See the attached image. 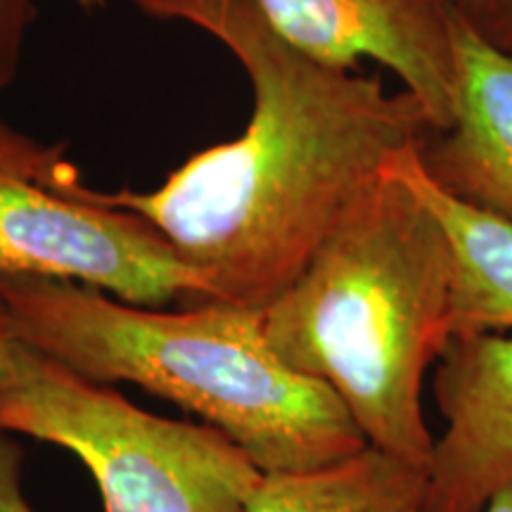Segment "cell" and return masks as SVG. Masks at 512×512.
<instances>
[{
    "instance_id": "cell-1",
    "label": "cell",
    "mask_w": 512,
    "mask_h": 512,
    "mask_svg": "<svg viewBox=\"0 0 512 512\" xmlns=\"http://www.w3.org/2000/svg\"><path fill=\"white\" fill-rule=\"evenodd\" d=\"M223 43L252 83L240 138L207 147L155 190H93L133 211L202 275L204 302L266 309L302 275L389 159L432 133L420 102L275 34L254 0H133Z\"/></svg>"
},
{
    "instance_id": "cell-14",
    "label": "cell",
    "mask_w": 512,
    "mask_h": 512,
    "mask_svg": "<svg viewBox=\"0 0 512 512\" xmlns=\"http://www.w3.org/2000/svg\"><path fill=\"white\" fill-rule=\"evenodd\" d=\"M19 339L15 335V328H12V318L5 304L0 302V380L8 375V370L12 366V358H15V349H17Z\"/></svg>"
},
{
    "instance_id": "cell-4",
    "label": "cell",
    "mask_w": 512,
    "mask_h": 512,
    "mask_svg": "<svg viewBox=\"0 0 512 512\" xmlns=\"http://www.w3.org/2000/svg\"><path fill=\"white\" fill-rule=\"evenodd\" d=\"M0 432L72 451L105 512H249L264 477L214 427L147 413L24 342L0 380Z\"/></svg>"
},
{
    "instance_id": "cell-5",
    "label": "cell",
    "mask_w": 512,
    "mask_h": 512,
    "mask_svg": "<svg viewBox=\"0 0 512 512\" xmlns=\"http://www.w3.org/2000/svg\"><path fill=\"white\" fill-rule=\"evenodd\" d=\"M0 278L69 280L140 306L207 299L202 275L155 226L100 202L60 147L3 119Z\"/></svg>"
},
{
    "instance_id": "cell-13",
    "label": "cell",
    "mask_w": 512,
    "mask_h": 512,
    "mask_svg": "<svg viewBox=\"0 0 512 512\" xmlns=\"http://www.w3.org/2000/svg\"><path fill=\"white\" fill-rule=\"evenodd\" d=\"M24 448L15 434L0 432V512H36L22 489Z\"/></svg>"
},
{
    "instance_id": "cell-15",
    "label": "cell",
    "mask_w": 512,
    "mask_h": 512,
    "mask_svg": "<svg viewBox=\"0 0 512 512\" xmlns=\"http://www.w3.org/2000/svg\"><path fill=\"white\" fill-rule=\"evenodd\" d=\"M482 512H512V484L498 491Z\"/></svg>"
},
{
    "instance_id": "cell-12",
    "label": "cell",
    "mask_w": 512,
    "mask_h": 512,
    "mask_svg": "<svg viewBox=\"0 0 512 512\" xmlns=\"http://www.w3.org/2000/svg\"><path fill=\"white\" fill-rule=\"evenodd\" d=\"M34 17L36 0H0V93L15 79Z\"/></svg>"
},
{
    "instance_id": "cell-10",
    "label": "cell",
    "mask_w": 512,
    "mask_h": 512,
    "mask_svg": "<svg viewBox=\"0 0 512 512\" xmlns=\"http://www.w3.org/2000/svg\"><path fill=\"white\" fill-rule=\"evenodd\" d=\"M427 472L375 446L302 472L264 475L249 512H422Z\"/></svg>"
},
{
    "instance_id": "cell-8",
    "label": "cell",
    "mask_w": 512,
    "mask_h": 512,
    "mask_svg": "<svg viewBox=\"0 0 512 512\" xmlns=\"http://www.w3.org/2000/svg\"><path fill=\"white\" fill-rule=\"evenodd\" d=\"M418 157L448 195L512 223V55L460 27L456 112L427 133Z\"/></svg>"
},
{
    "instance_id": "cell-9",
    "label": "cell",
    "mask_w": 512,
    "mask_h": 512,
    "mask_svg": "<svg viewBox=\"0 0 512 512\" xmlns=\"http://www.w3.org/2000/svg\"><path fill=\"white\" fill-rule=\"evenodd\" d=\"M418 145L394 155L387 169L427 202L451 242V337L508 332L512 330V223L441 190L422 169Z\"/></svg>"
},
{
    "instance_id": "cell-11",
    "label": "cell",
    "mask_w": 512,
    "mask_h": 512,
    "mask_svg": "<svg viewBox=\"0 0 512 512\" xmlns=\"http://www.w3.org/2000/svg\"><path fill=\"white\" fill-rule=\"evenodd\" d=\"M460 27L484 46L512 55V0H451Z\"/></svg>"
},
{
    "instance_id": "cell-16",
    "label": "cell",
    "mask_w": 512,
    "mask_h": 512,
    "mask_svg": "<svg viewBox=\"0 0 512 512\" xmlns=\"http://www.w3.org/2000/svg\"><path fill=\"white\" fill-rule=\"evenodd\" d=\"M83 3H93V0H83Z\"/></svg>"
},
{
    "instance_id": "cell-3",
    "label": "cell",
    "mask_w": 512,
    "mask_h": 512,
    "mask_svg": "<svg viewBox=\"0 0 512 512\" xmlns=\"http://www.w3.org/2000/svg\"><path fill=\"white\" fill-rule=\"evenodd\" d=\"M19 342L91 382H131L202 418L264 475L335 463L368 446L323 382L275 354L261 311L128 304L69 280L0 278Z\"/></svg>"
},
{
    "instance_id": "cell-6",
    "label": "cell",
    "mask_w": 512,
    "mask_h": 512,
    "mask_svg": "<svg viewBox=\"0 0 512 512\" xmlns=\"http://www.w3.org/2000/svg\"><path fill=\"white\" fill-rule=\"evenodd\" d=\"M275 34L313 60H375L413 95L434 131L453 121L460 22L451 0H254Z\"/></svg>"
},
{
    "instance_id": "cell-7",
    "label": "cell",
    "mask_w": 512,
    "mask_h": 512,
    "mask_svg": "<svg viewBox=\"0 0 512 512\" xmlns=\"http://www.w3.org/2000/svg\"><path fill=\"white\" fill-rule=\"evenodd\" d=\"M432 396L444 430L422 512H482L512 484V335H453L432 368Z\"/></svg>"
},
{
    "instance_id": "cell-2",
    "label": "cell",
    "mask_w": 512,
    "mask_h": 512,
    "mask_svg": "<svg viewBox=\"0 0 512 512\" xmlns=\"http://www.w3.org/2000/svg\"><path fill=\"white\" fill-rule=\"evenodd\" d=\"M451 299L444 226L384 166L261 323L275 354L323 382L370 446L427 472L422 389L451 339Z\"/></svg>"
}]
</instances>
